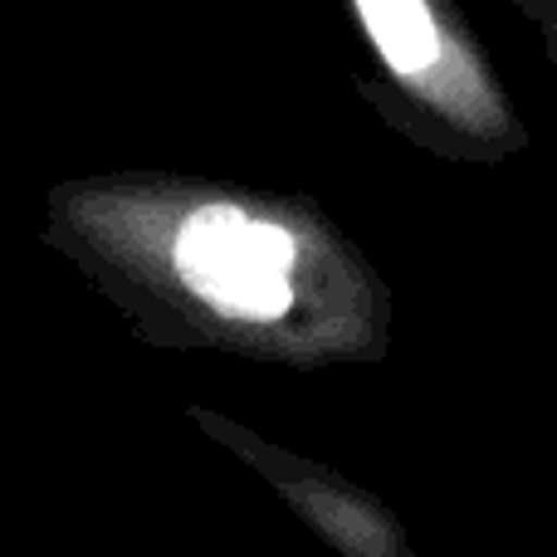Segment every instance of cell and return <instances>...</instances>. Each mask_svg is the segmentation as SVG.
<instances>
[{
    "label": "cell",
    "mask_w": 557,
    "mask_h": 557,
    "mask_svg": "<svg viewBox=\"0 0 557 557\" xmlns=\"http://www.w3.org/2000/svg\"><path fill=\"white\" fill-rule=\"evenodd\" d=\"M54 211L152 343L288 372L376 367L392 352V284L308 196L137 172L64 186Z\"/></svg>",
    "instance_id": "6da1fadb"
},
{
    "label": "cell",
    "mask_w": 557,
    "mask_h": 557,
    "mask_svg": "<svg viewBox=\"0 0 557 557\" xmlns=\"http://www.w3.org/2000/svg\"><path fill=\"white\" fill-rule=\"evenodd\" d=\"M343 10L367 49L357 88L401 143L465 166L529 147V123L460 0H343Z\"/></svg>",
    "instance_id": "7a4b0ae2"
},
{
    "label": "cell",
    "mask_w": 557,
    "mask_h": 557,
    "mask_svg": "<svg viewBox=\"0 0 557 557\" xmlns=\"http://www.w3.org/2000/svg\"><path fill=\"white\" fill-rule=\"evenodd\" d=\"M196 425L211 431L225 450H235L250 470H260L274 484V494L327 543L337 557H416L406 523L392 513V504L382 494H372L367 484L347 480L333 465H318L308 455L288 450V445L264 441L260 431L231 421L221 411L191 406Z\"/></svg>",
    "instance_id": "3957f363"
},
{
    "label": "cell",
    "mask_w": 557,
    "mask_h": 557,
    "mask_svg": "<svg viewBox=\"0 0 557 557\" xmlns=\"http://www.w3.org/2000/svg\"><path fill=\"white\" fill-rule=\"evenodd\" d=\"M509 10L539 35L543 59L557 69V0H509Z\"/></svg>",
    "instance_id": "277c9868"
}]
</instances>
